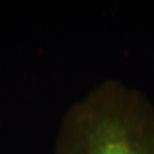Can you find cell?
<instances>
[{"label":"cell","mask_w":154,"mask_h":154,"mask_svg":"<svg viewBox=\"0 0 154 154\" xmlns=\"http://www.w3.org/2000/svg\"><path fill=\"white\" fill-rule=\"evenodd\" d=\"M53 154H154V103L123 81H99L67 107Z\"/></svg>","instance_id":"cell-1"}]
</instances>
